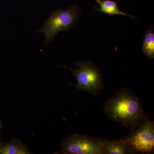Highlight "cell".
<instances>
[{"mask_svg":"<svg viewBox=\"0 0 154 154\" xmlns=\"http://www.w3.org/2000/svg\"><path fill=\"white\" fill-rule=\"evenodd\" d=\"M2 143V142H1V141H0V149L1 148V147H2V146H3Z\"/></svg>","mask_w":154,"mask_h":154,"instance_id":"8fae6325","label":"cell"},{"mask_svg":"<svg viewBox=\"0 0 154 154\" xmlns=\"http://www.w3.org/2000/svg\"><path fill=\"white\" fill-rule=\"evenodd\" d=\"M104 111L110 120L119 122L131 131L147 119L139 99L128 88L121 89L110 98Z\"/></svg>","mask_w":154,"mask_h":154,"instance_id":"6da1fadb","label":"cell"},{"mask_svg":"<svg viewBox=\"0 0 154 154\" xmlns=\"http://www.w3.org/2000/svg\"><path fill=\"white\" fill-rule=\"evenodd\" d=\"M142 50L146 57L149 59L154 58V32L152 26L146 31Z\"/></svg>","mask_w":154,"mask_h":154,"instance_id":"9c48e42d","label":"cell"},{"mask_svg":"<svg viewBox=\"0 0 154 154\" xmlns=\"http://www.w3.org/2000/svg\"><path fill=\"white\" fill-rule=\"evenodd\" d=\"M77 68L70 69L75 79V88L79 91L86 92L91 95L99 96L104 89L100 70L91 62L79 61L75 63Z\"/></svg>","mask_w":154,"mask_h":154,"instance_id":"3957f363","label":"cell"},{"mask_svg":"<svg viewBox=\"0 0 154 154\" xmlns=\"http://www.w3.org/2000/svg\"><path fill=\"white\" fill-rule=\"evenodd\" d=\"M81 13L77 6H72L65 10H57L52 11L45 19L43 28L36 31L41 32L45 36L46 45L53 41L57 34L60 31H68L76 23Z\"/></svg>","mask_w":154,"mask_h":154,"instance_id":"7a4b0ae2","label":"cell"},{"mask_svg":"<svg viewBox=\"0 0 154 154\" xmlns=\"http://www.w3.org/2000/svg\"><path fill=\"white\" fill-rule=\"evenodd\" d=\"M133 154H150L154 149V123L146 119L124 138Z\"/></svg>","mask_w":154,"mask_h":154,"instance_id":"277c9868","label":"cell"},{"mask_svg":"<svg viewBox=\"0 0 154 154\" xmlns=\"http://www.w3.org/2000/svg\"><path fill=\"white\" fill-rule=\"evenodd\" d=\"M102 140L86 135L75 134L66 138L61 144L60 153L104 154Z\"/></svg>","mask_w":154,"mask_h":154,"instance_id":"5b68a950","label":"cell"},{"mask_svg":"<svg viewBox=\"0 0 154 154\" xmlns=\"http://www.w3.org/2000/svg\"><path fill=\"white\" fill-rule=\"evenodd\" d=\"M2 127V123L1 122V120H0V131H1V128Z\"/></svg>","mask_w":154,"mask_h":154,"instance_id":"30bf717a","label":"cell"},{"mask_svg":"<svg viewBox=\"0 0 154 154\" xmlns=\"http://www.w3.org/2000/svg\"><path fill=\"white\" fill-rule=\"evenodd\" d=\"M102 146L104 154H133L123 139L119 140H102Z\"/></svg>","mask_w":154,"mask_h":154,"instance_id":"8992f818","label":"cell"},{"mask_svg":"<svg viewBox=\"0 0 154 154\" xmlns=\"http://www.w3.org/2000/svg\"><path fill=\"white\" fill-rule=\"evenodd\" d=\"M99 4L100 8L94 6L95 10L97 12H100L103 14H107L111 17L115 15L129 17L133 19H136L137 17L131 16L119 10V7L117 5V2L111 0H95Z\"/></svg>","mask_w":154,"mask_h":154,"instance_id":"52a82bcc","label":"cell"},{"mask_svg":"<svg viewBox=\"0 0 154 154\" xmlns=\"http://www.w3.org/2000/svg\"><path fill=\"white\" fill-rule=\"evenodd\" d=\"M29 149L18 139H13L0 149V154H30Z\"/></svg>","mask_w":154,"mask_h":154,"instance_id":"ba28073f","label":"cell"}]
</instances>
